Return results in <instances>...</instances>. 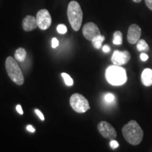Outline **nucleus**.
<instances>
[{
	"instance_id": "1",
	"label": "nucleus",
	"mask_w": 152,
	"mask_h": 152,
	"mask_svg": "<svg viewBox=\"0 0 152 152\" xmlns=\"http://www.w3.org/2000/svg\"><path fill=\"white\" fill-rule=\"evenodd\" d=\"M122 133L125 140L132 145H138L143 140V130L134 120H132L123 126Z\"/></svg>"
},
{
	"instance_id": "2",
	"label": "nucleus",
	"mask_w": 152,
	"mask_h": 152,
	"mask_svg": "<svg viewBox=\"0 0 152 152\" xmlns=\"http://www.w3.org/2000/svg\"><path fill=\"white\" fill-rule=\"evenodd\" d=\"M106 78L108 83L113 86H120L126 83L128 77L125 68L113 65L106 69Z\"/></svg>"
},
{
	"instance_id": "3",
	"label": "nucleus",
	"mask_w": 152,
	"mask_h": 152,
	"mask_svg": "<svg viewBox=\"0 0 152 152\" xmlns=\"http://www.w3.org/2000/svg\"><path fill=\"white\" fill-rule=\"evenodd\" d=\"M68 18L71 27L75 31H78L83 23V13L79 3L72 1L69 3L67 9Z\"/></svg>"
},
{
	"instance_id": "4",
	"label": "nucleus",
	"mask_w": 152,
	"mask_h": 152,
	"mask_svg": "<svg viewBox=\"0 0 152 152\" xmlns=\"http://www.w3.org/2000/svg\"><path fill=\"white\" fill-rule=\"evenodd\" d=\"M5 67L10 77L14 83L18 85H22L24 83V76L22 71L19 67L16 58L11 56H8L5 61Z\"/></svg>"
},
{
	"instance_id": "5",
	"label": "nucleus",
	"mask_w": 152,
	"mask_h": 152,
	"mask_svg": "<svg viewBox=\"0 0 152 152\" xmlns=\"http://www.w3.org/2000/svg\"><path fill=\"white\" fill-rule=\"evenodd\" d=\"M70 105L77 113H83L90 109L88 100L80 94H73L70 98Z\"/></svg>"
},
{
	"instance_id": "6",
	"label": "nucleus",
	"mask_w": 152,
	"mask_h": 152,
	"mask_svg": "<svg viewBox=\"0 0 152 152\" xmlns=\"http://www.w3.org/2000/svg\"><path fill=\"white\" fill-rule=\"evenodd\" d=\"M97 129L101 135L107 140H113L116 138L117 132L115 128L106 121H101L99 123Z\"/></svg>"
},
{
	"instance_id": "7",
	"label": "nucleus",
	"mask_w": 152,
	"mask_h": 152,
	"mask_svg": "<svg viewBox=\"0 0 152 152\" xmlns=\"http://www.w3.org/2000/svg\"><path fill=\"white\" fill-rule=\"evenodd\" d=\"M36 20L37 27L42 30L48 29L52 24V17L47 9H41L38 11Z\"/></svg>"
},
{
	"instance_id": "8",
	"label": "nucleus",
	"mask_w": 152,
	"mask_h": 152,
	"mask_svg": "<svg viewBox=\"0 0 152 152\" xmlns=\"http://www.w3.org/2000/svg\"><path fill=\"white\" fill-rule=\"evenodd\" d=\"M131 58V55L128 51H121L115 50L114 51L111 57V61L115 66H121L125 65Z\"/></svg>"
},
{
	"instance_id": "9",
	"label": "nucleus",
	"mask_w": 152,
	"mask_h": 152,
	"mask_svg": "<svg viewBox=\"0 0 152 152\" xmlns=\"http://www.w3.org/2000/svg\"><path fill=\"white\" fill-rule=\"evenodd\" d=\"M83 34L87 40L92 41L94 38L101 35L98 26L92 22L87 23L83 26Z\"/></svg>"
},
{
	"instance_id": "10",
	"label": "nucleus",
	"mask_w": 152,
	"mask_h": 152,
	"mask_svg": "<svg viewBox=\"0 0 152 152\" xmlns=\"http://www.w3.org/2000/svg\"><path fill=\"white\" fill-rule=\"evenodd\" d=\"M142 35V30L140 26L137 24H132L128 28V42L131 45H134L137 43V42L140 39V37Z\"/></svg>"
},
{
	"instance_id": "11",
	"label": "nucleus",
	"mask_w": 152,
	"mask_h": 152,
	"mask_svg": "<svg viewBox=\"0 0 152 152\" xmlns=\"http://www.w3.org/2000/svg\"><path fill=\"white\" fill-rule=\"evenodd\" d=\"M22 27L26 32L34 30L37 27L36 18L33 16H26L22 21Z\"/></svg>"
},
{
	"instance_id": "12",
	"label": "nucleus",
	"mask_w": 152,
	"mask_h": 152,
	"mask_svg": "<svg viewBox=\"0 0 152 152\" xmlns=\"http://www.w3.org/2000/svg\"><path fill=\"white\" fill-rule=\"evenodd\" d=\"M141 80L142 84L146 87L152 86V70L145 68L142 73Z\"/></svg>"
},
{
	"instance_id": "13",
	"label": "nucleus",
	"mask_w": 152,
	"mask_h": 152,
	"mask_svg": "<svg viewBox=\"0 0 152 152\" xmlns=\"http://www.w3.org/2000/svg\"><path fill=\"white\" fill-rule=\"evenodd\" d=\"M14 56L16 61H18L19 62H23L26 60V56H27V52H26V50L24 48L20 47V48L17 49L16 50Z\"/></svg>"
},
{
	"instance_id": "14",
	"label": "nucleus",
	"mask_w": 152,
	"mask_h": 152,
	"mask_svg": "<svg viewBox=\"0 0 152 152\" xmlns=\"http://www.w3.org/2000/svg\"><path fill=\"white\" fill-rule=\"evenodd\" d=\"M104 39H105V37H104V36L102 35H99L97 37L94 38L92 40L93 47H94L95 49H99L101 48V47H102V43H103Z\"/></svg>"
},
{
	"instance_id": "15",
	"label": "nucleus",
	"mask_w": 152,
	"mask_h": 152,
	"mask_svg": "<svg viewBox=\"0 0 152 152\" xmlns=\"http://www.w3.org/2000/svg\"><path fill=\"white\" fill-rule=\"evenodd\" d=\"M137 49L139 52H148L149 47L144 39H140L137 43Z\"/></svg>"
},
{
	"instance_id": "16",
	"label": "nucleus",
	"mask_w": 152,
	"mask_h": 152,
	"mask_svg": "<svg viewBox=\"0 0 152 152\" xmlns=\"http://www.w3.org/2000/svg\"><path fill=\"white\" fill-rule=\"evenodd\" d=\"M113 43L115 45H121L123 43V34L121 31L118 30L113 33Z\"/></svg>"
},
{
	"instance_id": "17",
	"label": "nucleus",
	"mask_w": 152,
	"mask_h": 152,
	"mask_svg": "<svg viewBox=\"0 0 152 152\" xmlns=\"http://www.w3.org/2000/svg\"><path fill=\"white\" fill-rule=\"evenodd\" d=\"M61 76L63 78H64L65 83L68 85V86H72V85H73V79L71 78V77L68 75V74L66 73H62Z\"/></svg>"
},
{
	"instance_id": "18",
	"label": "nucleus",
	"mask_w": 152,
	"mask_h": 152,
	"mask_svg": "<svg viewBox=\"0 0 152 152\" xmlns=\"http://www.w3.org/2000/svg\"><path fill=\"white\" fill-rule=\"evenodd\" d=\"M57 31L60 34H65L67 32V27L64 24H59L57 26Z\"/></svg>"
},
{
	"instance_id": "19",
	"label": "nucleus",
	"mask_w": 152,
	"mask_h": 152,
	"mask_svg": "<svg viewBox=\"0 0 152 152\" xmlns=\"http://www.w3.org/2000/svg\"><path fill=\"white\" fill-rule=\"evenodd\" d=\"M104 99L107 103H111V102H113L114 99H115V96H114V95L113 94H111V93H108V94H106L105 95V96H104Z\"/></svg>"
},
{
	"instance_id": "20",
	"label": "nucleus",
	"mask_w": 152,
	"mask_h": 152,
	"mask_svg": "<svg viewBox=\"0 0 152 152\" xmlns=\"http://www.w3.org/2000/svg\"><path fill=\"white\" fill-rule=\"evenodd\" d=\"M110 146H111V147L112 148V149H115L119 147V144H118V142L117 141H115V140H111V142H110Z\"/></svg>"
},
{
	"instance_id": "21",
	"label": "nucleus",
	"mask_w": 152,
	"mask_h": 152,
	"mask_svg": "<svg viewBox=\"0 0 152 152\" xmlns=\"http://www.w3.org/2000/svg\"><path fill=\"white\" fill-rule=\"evenodd\" d=\"M58 44H59V42H58V39L55 37L53 38L52 40V47L53 48H56L58 46Z\"/></svg>"
},
{
	"instance_id": "22",
	"label": "nucleus",
	"mask_w": 152,
	"mask_h": 152,
	"mask_svg": "<svg viewBox=\"0 0 152 152\" xmlns=\"http://www.w3.org/2000/svg\"><path fill=\"white\" fill-rule=\"evenodd\" d=\"M35 112L36 113V114H37V115H38V116H39V118L42 120V121H45V116H44V115L42 114V112L39 111V110L35 109Z\"/></svg>"
},
{
	"instance_id": "23",
	"label": "nucleus",
	"mask_w": 152,
	"mask_h": 152,
	"mask_svg": "<svg viewBox=\"0 0 152 152\" xmlns=\"http://www.w3.org/2000/svg\"><path fill=\"white\" fill-rule=\"evenodd\" d=\"M140 58H141L142 61H146L149 58V56L147 54H145V53H142L141 55H140Z\"/></svg>"
},
{
	"instance_id": "24",
	"label": "nucleus",
	"mask_w": 152,
	"mask_h": 152,
	"mask_svg": "<svg viewBox=\"0 0 152 152\" xmlns=\"http://www.w3.org/2000/svg\"><path fill=\"white\" fill-rule=\"evenodd\" d=\"M145 4L150 10L152 11V0H145Z\"/></svg>"
},
{
	"instance_id": "25",
	"label": "nucleus",
	"mask_w": 152,
	"mask_h": 152,
	"mask_svg": "<svg viewBox=\"0 0 152 152\" xmlns=\"http://www.w3.org/2000/svg\"><path fill=\"white\" fill-rule=\"evenodd\" d=\"M16 111H18V113L19 114H20V115H23V109H22V106H20V104H18V105L16 106Z\"/></svg>"
},
{
	"instance_id": "26",
	"label": "nucleus",
	"mask_w": 152,
	"mask_h": 152,
	"mask_svg": "<svg viewBox=\"0 0 152 152\" xmlns=\"http://www.w3.org/2000/svg\"><path fill=\"white\" fill-rule=\"evenodd\" d=\"M102 50H103L104 52L105 53H108L110 52V50H111V48L108 46V45H104L103 47V48H102Z\"/></svg>"
},
{
	"instance_id": "27",
	"label": "nucleus",
	"mask_w": 152,
	"mask_h": 152,
	"mask_svg": "<svg viewBox=\"0 0 152 152\" xmlns=\"http://www.w3.org/2000/svg\"><path fill=\"white\" fill-rule=\"evenodd\" d=\"M27 130L29 131V132H35V128H34L31 125H28V126H27Z\"/></svg>"
},
{
	"instance_id": "28",
	"label": "nucleus",
	"mask_w": 152,
	"mask_h": 152,
	"mask_svg": "<svg viewBox=\"0 0 152 152\" xmlns=\"http://www.w3.org/2000/svg\"><path fill=\"white\" fill-rule=\"evenodd\" d=\"M132 1L135 3H140V2H141L142 0H132Z\"/></svg>"
}]
</instances>
